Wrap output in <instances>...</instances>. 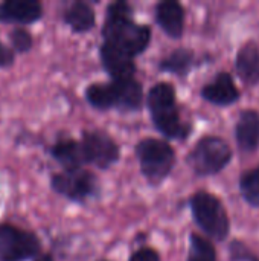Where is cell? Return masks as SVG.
I'll return each instance as SVG.
<instances>
[{
    "label": "cell",
    "instance_id": "6da1fadb",
    "mask_svg": "<svg viewBox=\"0 0 259 261\" xmlns=\"http://www.w3.org/2000/svg\"><path fill=\"white\" fill-rule=\"evenodd\" d=\"M104 41L111 43L130 57H137L147 50L151 43V28L133 20V8L121 0L107 6L102 26Z\"/></svg>",
    "mask_w": 259,
    "mask_h": 261
},
{
    "label": "cell",
    "instance_id": "7a4b0ae2",
    "mask_svg": "<svg viewBox=\"0 0 259 261\" xmlns=\"http://www.w3.org/2000/svg\"><path fill=\"white\" fill-rule=\"evenodd\" d=\"M147 106L154 127L163 136L183 141L191 135L192 125L182 121L177 104V92L171 83H156L147 95Z\"/></svg>",
    "mask_w": 259,
    "mask_h": 261
},
{
    "label": "cell",
    "instance_id": "3957f363",
    "mask_svg": "<svg viewBox=\"0 0 259 261\" xmlns=\"http://www.w3.org/2000/svg\"><path fill=\"white\" fill-rule=\"evenodd\" d=\"M85 101L96 110L105 112L119 109L121 112H139L143 104V87L133 78L125 81L92 83L84 90Z\"/></svg>",
    "mask_w": 259,
    "mask_h": 261
},
{
    "label": "cell",
    "instance_id": "277c9868",
    "mask_svg": "<svg viewBox=\"0 0 259 261\" xmlns=\"http://www.w3.org/2000/svg\"><path fill=\"white\" fill-rule=\"evenodd\" d=\"M134 153L150 185H160L176 167V151L166 141L145 138L136 144Z\"/></svg>",
    "mask_w": 259,
    "mask_h": 261
},
{
    "label": "cell",
    "instance_id": "5b68a950",
    "mask_svg": "<svg viewBox=\"0 0 259 261\" xmlns=\"http://www.w3.org/2000/svg\"><path fill=\"white\" fill-rule=\"evenodd\" d=\"M192 219L211 239L223 242L231 232V220L223 202L209 191H197L189 199Z\"/></svg>",
    "mask_w": 259,
    "mask_h": 261
},
{
    "label": "cell",
    "instance_id": "8992f818",
    "mask_svg": "<svg viewBox=\"0 0 259 261\" xmlns=\"http://www.w3.org/2000/svg\"><path fill=\"white\" fill-rule=\"evenodd\" d=\"M232 161L231 145L220 136L208 135L195 142L186 156L191 170L202 177L221 173Z\"/></svg>",
    "mask_w": 259,
    "mask_h": 261
},
{
    "label": "cell",
    "instance_id": "52a82bcc",
    "mask_svg": "<svg viewBox=\"0 0 259 261\" xmlns=\"http://www.w3.org/2000/svg\"><path fill=\"white\" fill-rule=\"evenodd\" d=\"M50 188L70 202L85 203L87 200L98 197L99 180L93 171L85 168L63 170L50 176Z\"/></svg>",
    "mask_w": 259,
    "mask_h": 261
},
{
    "label": "cell",
    "instance_id": "ba28073f",
    "mask_svg": "<svg viewBox=\"0 0 259 261\" xmlns=\"http://www.w3.org/2000/svg\"><path fill=\"white\" fill-rule=\"evenodd\" d=\"M41 255V240L34 231L11 222L0 223V261H29Z\"/></svg>",
    "mask_w": 259,
    "mask_h": 261
},
{
    "label": "cell",
    "instance_id": "9c48e42d",
    "mask_svg": "<svg viewBox=\"0 0 259 261\" xmlns=\"http://www.w3.org/2000/svg\"><path fill=\"white\" fill-rule=\"evenodd\" d=\"M85 162L99 170H107L119 161L121 150L116 141L101 130H85L81 136Z\"/></svg>",
    "mask_w": 259,
    "mask_h": 261
},
{
    "label": "cell",
    "instance_id": "30bf717a",
    "mask_svg": "<svg viewBox=\"0 0 259 261\" xmlns=\"http://www.w3.org/2000/svg\"><path fill=\"white\" fill-rule=\"evenodd\" d=\"M44 9L38 0H3L0 2V23L32 24L43 18Z\"/></svg>",
    "mask_w": 259,
    "mask_h": 261
},
{
    "label": "cell",
    "instance_id": "8fae6325",
    "mask_svg": "<svg viewBox=\"0 0 259 261\" xmlns=\"http://www.w3.org/2000/svg\"><path fill=\"white\" fill-rule=\"evenodd\" d=\"M99 58L102 67L110 75L111 81H125L133 80L136 73V64L133 57L127 55L111 43L104 41L99 47Z\"/></svg>",
    "mask_w": 259,
    "mask_h": 261
},
{
    "label": "cell",
    "instance_id": "7c38bea8",
    "mask_svg": "<svg viewBox=\"0 0 259 261\" xmlns=\"http://www.w3.org/2000/svg\"><path fill=\"white\" fill-rule=\"evenodd\" d=\"M202 96L214 106L226 107L240 99V90L235 86L232 75L223 70V72H218L212 81L203 86Z\"/></svg>",
    "mask_w": 259,
    "mask_h": 261
},
{
    "label": "cell",
    "instance_id": "4fadbf2b",
    "mask_svg": "<svg viewBox=\"0 0 259 261\" xmlns=\"http://www.w3.org/2000/svg\"><path fill=\"white\" fill-rule=\"evenodd\" d=\"M156 21L171 38H182L185 32V8L176 0H165L156 6Z\"/></svg>",
    "mask_w": 259,
    "mask_h": 261
},
{
    "label": "cell",
    "instance_id": "5bb4252c",
    "mask_svg": "<svg viewBox=\"0 0 259 261\" xmlns=\"http://www.w3.org/2000/svg\"><path fill=\"white\" fill-rule=\"evenodd\" d=\"M49 153L63 167V170L82 168V165L87 164L81 141H76L73 138H67V136L58 138L50 145Z\"/></svg>",
    "mask_w": 259,
    "mask_h": 261
},
{
    "label": "cell",
    "instance_id": "9a60e30c",
    "mask_svg": "<svg viewBox=\"0 0 259 261\" xmlns=\"http://www.w3.org/2000/svg\"><path fill=\"white\" fill-rule=\"evenodd\" d=\"M235 139L240 150L252 153L259 148V112L247 109L240 113L235 125Z\"/></svg>",
    "mask_w": 259,
    "mask_h": 261
},
{
    "label": "cell",
    "instance_id": "2e32d148",
    "mask_svg": "<svg viewBox=\"0 0 259 261\" xmlns=\"http://www.w3.org/2000/svg\"><path fill=\"white\" fill-rule=\"evenodd\" d=\"M235 70L244 84H259V46L255 41H246L238 49L235 58Z\"/></svg>",
    "mask_w": 259,
    "mask_h": 261
},
{
    "label": "cell",
    "instance_id": "e0dca14e",
    "mask_svg": "<svg viewBox=\"0 0 259 261\" xmlns=\"http://www.w3.org/2000/svg\"><path fill=\"white\" fill-rule=\"evenodd\" d=\"M64 23L76 34L89 32L96 24V14L95 9L87 2H72L63 12Z\"/></svg>",
    "mask_w": 259,
    "mask_h": 261
},
{
    "label": "cell",
    "instance_id": "ac0fdd59",
    "mask_svg": "<svg viewBox=\"0 0 259 261\" xmlns=\"http://www.w3.org/2000/svg\"><path fill=\"white\" fill-rule=\"evenodd\" d=\"M195 64V54L186 47H177L159 61V69L177 75L180 78L186 76Z\"/></svg>",
    "mask_w": 259,
    "mask_h": 261
},
{
    "label": "cell",
    "instance_id": "d6986e66",
    "mask_svg": "<svg viewBox=\"0 0 259 261\" xmlns=\"http://www.w3.org/2000/svg\"><path fill=\"white\" fill-rule=\"evenodd\" d=\"M186 261H217V251L209 239L192 232L189 236V251Z\"/></svg>",
    "mask_w": 259,
    "mask_h": 261
},
{
    "label": "cell",
    "instance_id": "ffe728a7",
    "mask_svg": "<svg viewBox=\"0 0 259 261\" xmlns=\"http://www.w3.org/2000/svg\"><path fill=\"white\" fill-rule=\"evenodd\" d=\"M240 191L243 199L253 208H259V165L246 171L240 177Z\"/></svg>",
    "mask_w": 259,
    "mask_h": 261
},
{
    "label": "cell",
    "instance_id": "44dd1931",
    "mask_svg": "<svg viewBox=\"0 0 259 261\" xmlns=\"http://www.w3.org/2000/svg\"><path fill=\"white\" fill-rule=\"evenodd\" d=\"M9 43H11V49L15 54H27L32 46H34V38L32 34L23 28V26H15L11 32H9Z\"/></svg>",
    "mask_w": 259,
    "mask_h": 261
},
{
    "label": "cell",
    "instance_id": "7402d4cb",
    "mask_svg": "<svg viewBox=\"0 0 259 261\" xmlns=\"http://www.w3.org/2000/svg\"><path fill=\"white\" fill-rule=\"evenodd\" d=\"M231 261H259V257L241 240H234L229 245Z\"/></svg>",
    "mask_w": 259,
    "mask_h": 261
},
{
    "label": "cell",
    "instance_id": "603a6c76",
    "mask_svg": "<svg viewBox=\"0 0 259 261\" xmlns=\"http://www.w3.org/2000/svg\"><path fill=\"white\" fill-rule=\"evenodd\" d=\"M128 261H162L159 252L153 248H139L134 251Z\"/></svg>",
    "mask_w": 259,
    "mask_h": 261
},
{
    "label": "cell",
    "instance_id": "cb8c5ba5",
    "mask_svg": "<svg viewBox=\"0 0 259 261\" xmlns=\"http://www.w3.org/2000/svg\"><path fill=\"white\" fill-rule=\"evenodd\" d=\"M15 61V52L0 40V69L11 67Z\"/></svg>",
    "mask_w": 259,
    "mask_h": 261
},
{
    "label": "cell",
    "instance_id": "d4e9b609",
    "mask_svg": "<svg viewBox=\"0 0 259 261\" xmlns=\"http://www.w3.org/2000/svg\"><path fill=\"white\" fill-rule=\"evenodd\" d=\"M34 261H55V260H53V257H52L49 252H46V254H41L40 257H37Z\"/></svg>",
    "mask_w": 259,
    "mask_h": 261
},
{
    "label": "cell",
    "instance_id": "484cf974",
    "mask_svg": "<svg viewBox=\"0 0 259 261\" xmlns=\"http://www.w3.org/2000/svg\"><path fill=\"white\" fill-rule=\"evenodd\" d=\"M98 261H107V260H98Z\"/></svg>",
    "mask_w": 259,
    "mask_h": 261
}]
</instances>
